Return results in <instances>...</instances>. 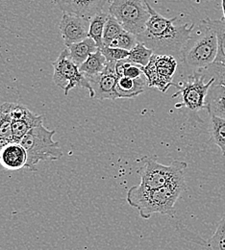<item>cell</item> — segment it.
<instances>
[{
  "label": "cell",
  "instance_id": "cell-1",
  "mask_svg": "<svg viewBox=\"0 0 225 250\" xmlns=\"http://www.w3.org/2000/svg\"><path fill=\"white\" fill-rule=\"evenodd\" d=\"M146 5L150 19L144 31L137 36L138 42L151 49L156 55L181 57L182 49L195 26L194 23L175 25L177 18L166 19L158 14L148 2Z\"/></svg>",
  "mask_w": 225,
  "mask_h": 250
},
{
  "label": "cell",
  "instance_id": "cell-2",
  "mask_svg": "<svg viewBox=\"0 0 225 250\" xmlns=\"http://www.w3.org/2000/svg\"><path fill=\"white\" fill-rule=\"evenodd\" d=\"M186 187L184 174L155 189H145L137 185L129 188L126 201L131 207L138 209L142 219H150L154 214L171 216L176 201Z\"/></svg>",
  "mask_w": 225,
  "mask_h": 250
},
{
  "label": "cell",
  "instance_id": "cell-3",
  "mask_svg": "<svg viewBox=\"0 0 225 250\" xmlns=\"http://www.w3.org/2000/svg\"><path fill=\"white\" fill-rule=\"evenodd\" d=\"M218 54V37L210 19L199 21L194 26L185 43L181 59L193 71L208 67L216 60Z\"/></svg>",
  "mask_w": 225,
  "mask_h": 250
},
{
  "label": "cell",
  "instance_id": "cell-4",
  "mask_svg": "<svg viewBox=\"0 0 225 250\" xmlns=\"http://www.w3.org/2000/svg\"><path fill=\"white\" fill-rule=\"evenodd\" d=\"M55 133L41 125L32 128L22 139L20 145L27 154L25 167L28 170H38L37 166L41 162L56 161L63 157L60 144L53 141Z\"/></svg>",
  "mask_w": 225,
  "mask_h": 250
},
{
  "label": "cell",
  "instance_id": "cell-5",
  "mask_svg": "<svg viewBox=\"0 0 225 250\" xmlns=\"http://www.w3.org/2000/svg\"><path fill=\"white\" fill-rule=\"evenodd\" d=\"M147 0H113L109 14L113 16L125 31L135 36L144 31L150 19Z\"/></svg>",
  "mask_w": 225,
  "mask_h": 250
},
{
  "label": "cell",
  "instance_id": "cell-6",
  "mask_svg": "<svg viewBox=\"0 0 225 250\" xmlns=\"http://www.w3.org/2000/svg\"><path fill=\"white\" fill-rule=\"evenodd\" d=\"M52 66L53 82L64 91V95H67L72 89L80 87L87 89L90 97L95 98V92L88 78L80 72L79 66L71 61L66 47L60 53L57 60L52 62Z\"/></svg>",
  "mask_w": 225,
  "mask_h": 250
},
{
  "label": "cell",
  "instance_id": "cell-7",
  "mask_svg": "<svg viewBox=\"0 0 225 250\" xmlns=\"http://www.w3.org/2000/svg\"><path fill=\"white\" fill-rule=\"evenodd\" d=\"M214 82V78L206 81L199 71H193V73L180 84H173L178 91L172 97L175 98L180 94L183 106L196 113L199 110L206 109V98Z\"/></svg>",
  "mask_w": 225,
  "mask_h": 250
},
{
  "label": "cell",
  "instance_id": "cell-8",
  "mask_svg": "<svg viewBox=\"0 0 225 250\" xmlns=\"http://www.w3.org/2000/svg\"><path fill=\"white\" fill-rule=\"evenodd\" d=\"M187 167L188 164L183 161L175 160L170 165L164 166L152 158H146L139 185L145 189L163 187L176 177L183 175Z\"/></svg>",
  "mask_w": 225,
  "mask_h": 250
},
{
  "label": "cell",
  "instance_id": "cell-9",
  "mask_svg": "<svg viewBox=\"0 0 225 250\" xmlns=\"http://www.w3.org/2000/svg\"><path fill=\"white\" fill-rule=\"evenodd\" d=\"M177 69V61L170 55L153 54L150 62L144 67L142 66L148 88H156L165 93L170 86H173V76Z\"/></svg>",
  "mask_w": 225,
  "mask_h": 250
},
{
  "label": "cell",
  "instance_id": "cell-10",
  "mask_svg": "<svg viewBox=\"0 0 225 250\" xmlns=\"http://www.w3.org/2000/svg\"><path fill=\"white\" fill-rule=\"evenodd\" d=\"M11 117L14 142L17 144H20L32 128L43 125V116L33 114L26 106L19 103H12Z\"/></svg>",
  "mask_w": 225,
  "mask_h": 250
},
{
  "label": "cell",
  "instance_id": "cell-11",
  "mask_svg": "<svg viewBox=\"0 0 225 250\" xmlns=\"http://www.w3.org/2000/svg\"><path fill=\"white\" fill-rule=\"evenodd\" d=\"M117 62H107L101 73L93 77H87L97 100H116V87L119 81V76L116 72Z\"/></svg>",
  "mask_w": 225,
  "mask_h": 250
},
{
  "label": "cell",
  "instance_id": "cell-12",
  "mask_svg": "<svg viewBox=\"0 0 225 250\" xmlns=\"http://www.w3.org/2000/svg\"><path fill=\"white\" fill-rule=\"evenodd\" d=\"M65 46L77 43L89 38L90 20L64 14L59 24Z\"/></svg>",
  "mask_w": 225,
  "mask_h": 250
},
{
  "label": "cell",
  "instance_id": "cell-13",
  "mask_svg": "<svg viewBox=\"0 0 225 250\" xmlns=\"http://www.w3.org/2000/svg\"><path fill=\"white\" fill-rule=\"evenodd\" d=\"M109 0H54L57 7L67 15L77 16L91 20L103 13V9Z\"/></svg>",
  "mask_w": 225,
  "mask_h": 250
},
{
  "label": "cell",
  "instance_id": "cell-14",
  "mask_svg": "<svg viewBox=\"0 0 225 250\" xmlns=\"http://www.w3.org/2000/svg\"><path fill=\"white\" fill-rule=\"evenodd\" d=\"M27 154L20 144L11 143L0 154V164L9 170H19L25 167Z\"/></svg>",
  "mask_w": 225,
  "mask_h": 250
},
{
  "label": "cell",
  "instance_id": "cell-15",
  "mask_svg": "<svg viewBox=\"0 0 225 250\" xmlns=\"http://www.w3.org/2000/svg\"><path fill=\"white\" fill-rule=\"evenodd\" d=\"M146 88H148V84L143 74L136 79L122 77L118 81L116 94L118 98H134L143 94Z\"/></svg>",
  "mask_w": 225,
  "mask_h": 250
},
{
  "label": "cell",
  "instance_id": "cell-16",
  "mask_svg": "<svg viewBox=\"0 0 225 250\" xmlns=\"http://www.w3.org/2000/svg\"><path fill=\"white\" fill-rule=\"evenodd\" d=\"M206 110L210 116L225 120V87L213 84L206 98Z\"/></svg>",
  "mask_w": 225,
  "mask_h": 250
},
{
  "label": "cell",
  "instance_id": "cell-17",
  "mask_svg": "<svg viewBox=\"0 0 225 250\" xmlns=\"http://www.w3.org/2000/svg\"><path fill=\"white\" fill-rule=\"evenodd\" d=\"M66 48L68 49L71 61L78 66H80L85 62L91 54L97 52L98 50L97 43L91 38H87L82 42L71 44Z\"/></svg>",
  "mask_w": 225,
  "mask_h": 250
},
{
  "label": "cell",
  "instance_id": "cell-18",
  "mask_svg": "<svg viewBox=\"0 0 225 250\" xmlns=\"http://www.w3.org/2000/svg\"><path fill=\"white\" fill-rule=\"evenodd\" d=\"M106 62V58L98 49L97 52L91 54L89 58L79 66V70L86 77H93L103 71Z\"/></svg>",
  "mask_w": 225,
  "mask_h": 250
},
{
  "label": "cell",
  "instance_id": "cell-19",
  "mask_svg": "<svg viewBox=\"0 0 225 250\" xmlns=\"http://www.w3.org/2000/svg\"><path fill=\"white\" fill-rule=\"evenodd\" d=\"M209 130L213 141L222 150L223 156L225 157V120L210 116Z\"/></svg>",
  "mask_w": 225,
  "mask_h": 250
},
{
  "label": "cell",
  "instance_id": "cell-20",
  "mask_svg": "<svg viewBox=\"0 0 225 250\" xmlns=\"http://www.w3.org/2000/svg\"><path fill=\"white\" fill-rule=\"evenodd\" d=\"M107 18H108V14L100 13L90 20L89 38L95 41L98 49H101L104 46L103 33H104V27L107 21Z\"/></svg>",
  "mask_w": 225,
  "mask_h": 250
},
{
  "label": "cell",
  "instance_id": "cell-21",
  "mask_svg": "<svg viewBox=\"0 0 225 250\" xmlns=\"http://www.w3.org/2000/svg\"><path fill=\"white\" fill-rule=\"evenodd\" d=\"M12 103L6 102L0 106V137L14 142L13 129H12V117H11Z\"/></svg>",
  "mask_w": 225,
  "mask_h": 250
},
{
  "label": "cell",
  "instance_id": "cell-22",
  "mask_svg": "<svg viewBox=\"0 0 225 250\" xmlns=\"http://www.w3.org/2000/svg\"><path fill=\"white\" fill-rule=\"evenodd\" d=\"M153 54L154 53L151 49L146 47L142 42H138L137 45L129 51L127 61L144 67L150 62Z\"/></svg>",
  "mask_w": 225,
  "mask_h": 250
},
{
  "label": "cell",
  "instance_id": "cell-23",
  "mask_svg": "<svg viewBox=\"0 0 225 250\" xmlns=\"http://www.w3.org/2000/svg\"><path fill=\"white\" fill-rule=\"evenodd\" d=\"M124 31L122 24L110 14H108L107 21L103 33V44L104 46H110L112 42Z\"/></svg>",
  "mask_w": 225,
  "mask_h": 250
},
{
  "label": "cell",
  "instance_id": "cell-24",
  "mask_svg": "<svg viewBox=\"0 0 225 250\" xmlns=\"http://www.w3.org/2000/svg\"><path fill=\"white\" fill-rule=\"evenodd\" d=\"M212 25L218 37V54L214 62L225 64V21L221 19L218 21L211 20Z\"/></svg>",
  "mask_w": 225,
  "mask_h": 250
},
{
  "label": "cell",
  "instance_id": "cell-25",
  "mask_svg": "<svg viewBox=\"0 0 225 250\" xmlns=\"http://www.w3.org/2000/svg\"><path fill=\"white\" fill-rule=\"evenodd\" d=\"M209 250H225V215L217 225L216 231L208 241Z\"/></svg>",
  "mask_w": 225,
  "mask_h": 250
},
{
  "label": "cell",
  "instance_id": "cell-26",
  "mask_svg": "<svg viewBox=\"0 0 225 250\" xmlns=\"http://www.w3.org/2000/svg\"><path fill=\"white\" fill-rule=\"evenodd\" d=\"M138 42H138L137 36L124 30L119 37H117L112 42L110 46L116 47V48H122V49L130 51L137 45Z\"/></svg>",
  "mask_w": 225,
  "mask_h": 250
},
{
  "label": "cell",
  "instance_id": "cell-27",
  "mask_svg": "<svg viewBox=\"0 0 225 250\" xmlns=\"http://www.w3.org/2000/svg\"><path fill=\"white\" fill-rule=\"evenodd\" d=\"M104 57L106 58L107 62H118L127 59L129 56V51L122 49V48H116L111 46H103L101 49H99Z\"/></svg>",
  "mask_w": 225,
  "mask_h": 250
},
{
  "label": "cell",
  "instance_id": "cell-28",
  "mask_svg": "<svg viewBox=\"0 0 225 250\" xmlns=\"http://www.w3.org/2000/svg\"><path fill=\"white\" fill-rule=\"evenodd\" d=\"M142 66L135 64L133 62H129L125 59V65H124V74L123 77H127L130 79H136L143 75Z\"/></svg>",
  "mask_w": 225,
  "mask_h": 250
},
{
  "label": "cell",
  "instance_id": "cell-29",
  "mask_svg": "<svg viewBox=\"0 0 225 250\" xmlns=\"http://www.w3.org/2000/svg\"><path fill=\"white\" fill-rule=\"evenodd\" d=\"M10 144H11V142H9L8 140H6V139L0 137V154H1V152L4 150V148H5L7 146H9Z\"/></svg>",
  "mask_w": 225,
  "mask_h": 250
},
{
  "label": "cell",
  "instance_id": "cell-30",
  "mask_svg": "<svg viewBox=\"0 0 225 250\" xmlns=\"http://www.w3.org/2000/svg\"><path fill=\"white\" fill-rule=\"evenodd\" d=\"M222 6H223V11H224V19L225 21V0H222Z\"/></svg>",
  "mask_w": 225,
  "mask_h": 250
}]
</instances>
